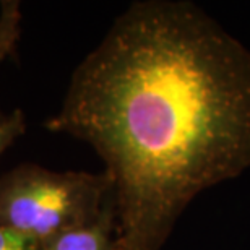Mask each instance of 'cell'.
Masks as SVG:
<instances>
[{
  "instance_id": "cell-1",
  "label": "cell",
  "mask_w": 250,
  "mask_h": 250,
  "mask_svg": "<svg viewBox=\"0 0 250 250\" xmlns=\"http://www.w3.org/2000/svg\"><path fill=\"white\" fill-rule=\"evenodd\" d=\"M46 127L104 161L117 249L161 250L195 197L250 167V51L197 3L135 2Z\"/></svg>"
},
{
  "instance_id": "cell-2",
  "label": "cell",
  "mask_w": 250,
  "mask_h": 250,
  "mask_svg": "<svg viewBox=\"0 0 250 250\" xmlns=\"http://www.w3.org/2000/svg\"><path fill=\"white\" fill-rule=\"evenodd\" d=\"M112 197L106 172L20 164L0 177V226L44 244L96 218Z\"/></svg>"
},
{
  "instance_id": "cell-3",
  "label": "cell",
  "mask_w": 250,
  "mask_h": 250,
  "mask_svg": "<svg viewBox=\"0 0 250 250\" xmlns=\"http://www.w3.org/2000/svg\"><path fill=\"white\" fill-rule=\"evenodd\" d=\"M41 250H119L114 197L96 218L49 239Z\"/></svg>"
},
{
  "instance_id": "cell-4",
  "label": "cell",
  "mask_w": 250,
  "mask_h": 250,
  "mask_svg": "<svg viewBox=\"0 0 250 250\" xmlns=\"http://www.w3.org/2000/svg\"><path fill=\"white\" fill-rule=\"evenodd\" d=\"M20 23L21 12L20 3L8 0L2 2L0 8V63L8 56H12L20 38Z\"/></svg>"
},
{
  "instance_id": "cell-5",
  "label": "cell",
  "mask_w": 250,
  "mask_h": 250,
  "mask_svg": "<svg viewBox=\"0 0 250 250\" xmlns=\"http://www.w3.org/2000/svg\"><path fill=\"white\" fill-rule=\"evenodd\" d=\"M24 130H26V121L20 109L10 114L0 111V156L15 140L21 137Z\"/></svg>"
},
{
  "instance_id": "cell-6",
  "label": "cell",
  "mask_w": 250,
  "mask_h": 250,
  "mask_svg": "<svg viewBox=\"0 0 250 250\" xmlns=\"http://www.w3.org/2000/svg\"><path fill=\"white\" fill-rule=\"evenodd\" d=\"M0 250H41V244L0 226Z\"/></svg>"
}]
</instances>
